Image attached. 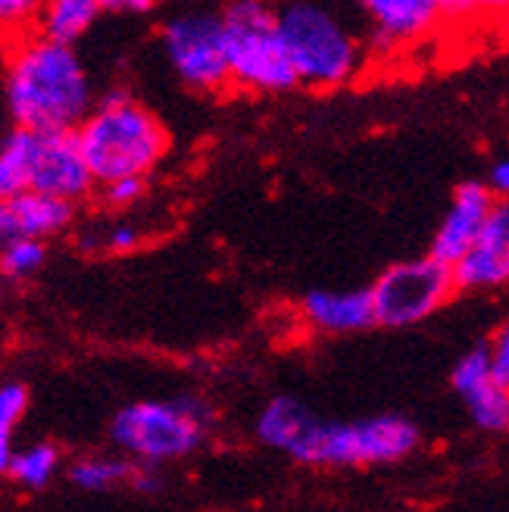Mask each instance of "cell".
Returning a JSON list of instances; mask_svg holds the SVG:
<instances>
[{
	"label": "cell",
	"instance_id": "6da1fadb",
	"mask_svg": "<svg viewBox=\"0 0 509 512\" xmlns=\"http://www.w3.org/2000/svg\"><path fill=\"white\" fill-rule=\"evenodd\" d=\"M4 100L13 128L75 132L94 110L88 72L72 47L25 32L4 63Z\"/></svg>",
	"mask_w": 509,
	"mask_h": 512
},
{
	"label": "cell",
	"instance_id": "7a4b0ae2",
	"mask_svg": "<svg viewBox=\"0 0 509 512\" xmlns=\"http://www.w3.org/2000/svg\"><path fill=\"white\" fill-rule=\"evenodd\" d=\"M75 135L100 188L122 178H147L169 150L166 125L122 88L100 97Z\"/></svg>",
	"mask_w": 509,
	"mask_h": 512
},
{
	"label": "cell",
	"instance_id": "3957f363",
	"mask_svg": "<svg viewBox=\"0 0 509 512\" xmlns=\"http://www.w3.org/2000/svg\"><path fill=\"white\" fill-rule=\"evenodd\" d=\"M275 16L297 85L332 91L356 79L363 66V47L335 10L322 4H288L275 10Z\"/></svg>",
	"mask_w": 509,
	"mask_h": 512
},
{
	"label": "cell",
	"instance_id": "277c9868",
	"mask_svg": "<svg viewBox=\"0 0 509 512\" xmlns=\"http://www.w3.org/2000/svg\"><path fill=\"white\" fill-rule=\"evenodd\" d=\"M210 428L213 409L197 397L138 400L113 416L110 438L135 463L163 466L200 450Z\"/></svg>",
	"mask_w": 509,
	"mask_h": 512
},
{
	"label": "cell",
	"instance_id": "5b68a950",
	"mask_svg": "<svg viewBox=\"0 0 509 512\" xmlns=\"http://www.w3.org/2000/svg\"><path fill=\"white\" fill-rule=\"evenodd\" d=\"M419 447V428L400 413H381L353 422H316L291 459L303 466L360 469L400 463Z\"/></svg>",
	"mask_w": 509,
	"mask_h": 512
},
{
	"label": "cell",
	"instance_id": "8992f818",
	"mask_svg": "<svg viewBox=\"0 0 509 512\" xmlns=\"http://www.w3.org/2000/svg\"><path fill=\"white\" fill-rule=\"evenodd\" d=\"M225 54L232 85L253 94H285L297 88V72L278 32V16L260 0H238L222 10Z\"/></svg>",
	"mask_w": 509,
	"mask_h": 512
},
{
	"label": "cell",
	"instance_id": "52a82bcc",
	"mask_svg": "<svg viewBox=\"0 0 509 512\" xmlns=\"http://www.w3.org/2000/svg\"><path fill=\"white\" fill-rule=\"evenodd\" d=\"M453 294V269L431 260V256H416V260H400L388 266L369 288L375 325L385 328L419 325L435 316L444 303H450Z\"/></svg>",
	"mask_w": 509,
	"mask_h": 512
},
{
	"label": "cell",
	"instance_id": "ba28073f",
	"mask_svg": "<svg viewBox=\"0 0 509 512\" xmlns=\"http://www.w3.org/2000/svg\"><path fill=\"white\" fill-rule=\"evenodd\" d=\"M4 144L16 153L25 185L35 194L75 203L97 188L75 132H29V128H13L4 138Z\"/></svg>",
	"mask_w": 509,
	"mask_h": 512
},
{
	"label": "cell",
	"instance_id": "9c48e42d",
	"mask_svg": "<svg viewBox=\"0 0 509 512\" xmlns=\"http://www.w3.org/2000/svg\"><path fill=\"white\" fill-rule=\"evenodd\" d=\"M163 50L175 75L194 91H222L232 85L225 54L222 13H178L163 25Z\"/></svg>",
	"mask_w": 509,
	"mask_h": 512
},
{
	"label": "cell",
	"instance_id": "30bf717a",
	"mask_svg": "<svg viewBox=\"0 0 509 512\" xmlns=\"http://www.w3.org/2000/svg\"><path fill=\"white\" fill-rule=\"evenodd\" d=\"M497 197L491 194L488 182H463L453 191L450 210L444 213L435 238H431L428 256L444 266H460L463 256L478 241L481 228H485Z\"/></svg>",
	"mask_w": 509,
	"mask_h": 512
},
{
	"label": "cell",
	"instance_id": "8fae6325",
	"mask_svg": "<svg viewBox=\"0 0 509 512\" xmlns=\"http://www.w3.org/2000/svg\"><path fill=\"white\" fill-rule=\"evenodd\" d=\"M456 291H497L509 285V200H497L478 241L453 266Z\"/></svg>",
	"mask_w": 509,
	"mask_h": 512
},
{
	"label": "cell",
	"instance_id": "7c38bea8",
	"mask_svg": "<svg viewBox=\"0 0 509 512\" xmlns=\"http://www.w3.org/2000/svg\"><path fill=\"white\" fill-rule=\"evenodd\" d=\"M300 313L322 335H356L375 325L369 291H310Z\"/></svg>",
	"mask_w": 509,
	"mask_h": 512
},
{
	"label": "cell",
	"instance_id": "4fadbf2b",
	"mask_svg": "<svg viewBox=\"0 0 509 512\" xmlns=\"http://www.w3.org/2000/svg\"><path fill=\"white\" fill-rule=\"evenodd\" d=\"M363 10L372 22L375 41L394 47L425 35L444 13V4H435V0H366Z\"/></svg>",
	"mask_w": 509,
	"mask_h": 512
},
{
	"label": "cell",
	"instance_id": "5bb4252c",
	"mask_svg": "<svg viewBox=\"0 0 509 512\" xmlns=\"http://www.w3.org/2000/svg\"><path fill=\"white\" fill-rule=\"evenodd\" d=\"M319 419L310 413L307 403H300L297 397L291 394H278L272 397L257 416V425H253V434H257V441L263 447H272V450H282L291 456V450L307 438L310 428L316 425Z\"/></svg>",
	"mask_w": 509,
	"mask_h": 512
},
{
	"label": "cell",
	"instance_id": "9a60e30c",
	"mask_svg": "<svg viewBox=\"0 0 509 512\" xmlns=\"http://www.w3.org/2000/svg\"><path fill=\"white\" fill-rule=\"evenodd\" d=\"M7 203H10V216H13L19 241L22 238L41 241L50 235H60L75 216V203L47 197V194H35V191H25Z\"/></svg>",
	"mask_w": 509,
	"mask_h": 512
},
{
	"label": "cell",
	"instance_id": "2e32d148",
	"mask_svg": "<svg viewBox=\"0 0 509 512\" xmlns=\"http://www.w3.org/2000/svg\"><path fill=\"white\" fill-rule=\"evenodd\" d=\"M100 10H104V4H97V0H54V4L41 7L38 35L72 47L97 22Z\"/></svg>",
	"mask_w": 509,
	"mask_h": 512
},
{
	"label": "cell",
	"instance_id": "e0dca14e",
	"mask_svg": "<svg viewBox=\"0 0 509 512\" xmlns=\"http://www.w3.org/2000/svg\"><path fill=\"white\" fill-rule=\"evenodd\" d=\"M132 475H135V459H122V456L79 459L69 472L72 484L82 491H110L122 481H132Z\"/></svg>",
	"mask_w": 509,
	"mask_h": 512
},
{
	"label": "cell",
	"instance_id": "ac0fdd59",
	"mask_svg": "<svg viewBox=\"0 0 509 512\" xmlns=\"http://www.w3.org/2000/svg\"><path fill=\"white\" fill-rule=\"evenodd\" d=\"M463 400L469 406V419L475 422V428L485 434H509V388L491 378Z\"/></svg>",
	"mask_w": 509,
	"mask_h": 512
},
{
	"label": "cell",
	"instance_id": "d6986e66",
	"mask_svg": "<svg viewBox=\"0 0 509 512\" xmlns=\"http://www.w3.org/2000/svg\"><path fill=\"white\" fill-rule=\"evenodd\" d=\"M60 466V453L57 447H50V444H32V447H25L13 456V463H10V475L25 484V488H44V484L54 478Z\"/></svg>",
	"mask_w": 509,
	"mask_h": 512
},
{
	"label": "cell",
	"instance_id": "ffe728a7",
	"mask_svg": "<svg viewBox=\"0 0 509 512\" xmlns=\"http://www.w3.org/2000/svg\"><path fill=\"white\" fill-rule=\"evenodd\" d=\"M25 406H29V391H25V384H19V381L0 384V472H10V463L16 456L13 431L25 413Z\"/></svg>",
	"mask_w": 509,
	"mask_h": 512
},
{
	"label": "cell",
	"instance_id": "44dd1931",
	"mask_svg": "<svg viewBox=\"0 0 509 512\" xmlns=\"http://www.w3.org/2000/svg\"><path fill=\"white\" fill-rule=\"evenodd\" d=\"M491 378H494L491 350H488V344H478V347H472L469 353H463L460 360H456V366L450 372V388L460 397H469L472 391H478L481 384H488Z\"/></svg>",
	"mask_w": 509,
	"mask_h": 512
},
{
	"label": "cell",
	"instance_id": "7402d4cb",
	"mask_svg": "<svg viewBox=\"0 0 509 512\" xmlns=\"http://www.w3.org/2000/svg\"><path fill=\"white\" fill-rule=\"evenodd\" d=\"M44 260H47L44 241L22 238V241H13L0 250V272L7 278H25V275L38 272L44 266Z\"/></svg>",
	"mask_w": 509,
	"mask_h": 512
},
{
	"label": "cell",
	"instance_id": "603a6c76",
	"mask_svg": "<svg viewBox=\"0 0 509 512\" xmlns=\"http://www.w3.org/2000/svg\"><path fill=\"white\" fill-rule=\"evenodd\" d=\"M25 191H29V185H25V175H22L16 153L0 141V200H13Z\"/></svg>",
	"mask_w": 509,
	"mask_h": 512
},
{
	"label": "cell",
	"instance_id": "cb8c5ba5",
	"mask_svg": "<svg viewBox=\"0 0 509 512\" xmlns=\"http://www.w3.org/2000/svg\"><path fill=\"white\" fill-rule=\"evenodd\" d=\"M41 7L35 0H0V32H19L29 22H38Z\"/></svg>",
	"mask_w": 509,
	"mask_h": 512
},
{
	"label": "cell",
	"instance_id": "d4e9b609",
	"mask_svg": "<svg viewBox=\"0 0 509 512\" xmlns=\"http://www.w3.org/2000/svg\"><path fill=\"white\" fill-rule=\"evenodd\" d=\"M144 188H147L144 178H122V182L104 185V188H100V194H104L107 207L125 210V207H132V203H138L144 197Z\"/></svg>",
	"mask_w": 509,
	"mask_h": 512
},
{
	"label": "cell",
	"instance_id": "484cf974",
	"mask_svg": "<svg viewBox=\"0 0 509 512\" xmlns=\"http://www.w3.org/2000/svg\"><path fill=\"white\" fill-rule=\"evenodd\" d=\"M491 350V372H494V381L509 388V316L500 322V328L494 331V338L488 344Z\"/></svg>",
	"mask_w": 509,
	"mask_h": 512
},
{
	"label": "cell",
	"instance_id": "4316f807",
	"mask_svg": "<svg viewBox=\"0 0 509 512\" xmlns=\"http://www.w3.org/2000/svg\"><path fill=\"white\" fill-rule=\"evenodd\" d=\"M132 488L141 491V494H154L163 488V475H160V466H147V463H135V475H132Z\"/></svg>",
	"mask_w": 509,
	"mask_h": 512
},
{
	"label": "cell",
	"instance_id": "83f0119b",
	"mask_svg": "<svg viewBox=\"0 0 509 512\" xmlns=\"http://www.w3.org/2000/svg\"><path fill=\"white\" fill-rule=\"evenodd\" d=\"M141 244V232L135 225H116L113 232L107 235V247L113 250V253H129V250H135Z\"/></svg>",
	"mask_w": 509,
	"mask_h": 512
},
{
	"label": "cell",
	"instance_id": "f1b7e54d",
	"mask_svg": "<svg viewBox=\"0 0 509 512\" xmlns=\"http://www.w3.org/2000/svg\"><path fill=\"white\" fill-rule=\"evenodd\" d=\"M488 188L497 200H509V153L500 157L488 172Z\"/></svg>",
	"mask_w": 509,
	"mask_h": 512
},
{
	"label": "cell",
	"instance_id": "f546056e",
	"mask_svg": "<svg viewBox=\"0 0 509 512\" xmlns=\"http://www.w3.org/2000/svg\"><path fill=\"white\" fill-rule=\"evenodd\" d=\"M104 10H125V13H147L154 10L150 0H113V4H104Z\"/></svg>",
	"mask_w": 509,
	"mask_h": 512
}]
</instances>
